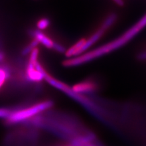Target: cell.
Returning <instances> with one entry per match:
<instances>
[{
  "label": "cell",
  "mask_w": 146,
  "mask_h": 146,
  "mask_svg": "<svg viewBox=\"0 0 146 146\" xmlns=\"http://www.w3.org/2000/svg\"><path fill=\"white\" fill-rule=\"evenodd\" d=\"M145 26L146 14L135 25L126 31L124 33L119 36L115 40L111 41L106 44L100 46L95 49L91 50L87 52H84L77 57L67 58L63 62V65L66 67L78 66L115 51L129 43Z\"/></svg>",
  "instance_id": "cell-1"
},
{
  "label": "cell",
  "mask_w": 146,
  "mask_h": 146,
  "mask_svg": "<svg viewBox=\"0 0 146 146\" xmlns=\"http://www.w3.org/2000/svg\"><path fill=\"white\" fill-rule=\"evenodd\" d=\"M53 106V102L50 100H45L29 107L21 108L12 110L11 115L5 119V124L7 125L23 124L27 121L38 116L48 110Z\"/></svg>",
  "instance_id": "cell-2"
},
{
  "label": "cell",
  "mask_w": 146,
  "mask_h": 146,
  "mask_svg": "<svg viewBox=\"0 0 146 146\" xmlns=\"http://www.w3.org/2000/svg\"><path fill=\"white\" fill-rule=\"evenodd\" d=\"M116 14L112 13V14L110 15L105 20L101 26L96 31H94L93 34H91V35H90L88 38H86V51L102 37V36L106 34L107 30H108L110 27L114 24V23L116 21Z\"/></svg>",
  "instance_id": "cell-3"
},
{
  "label": "cell",
  "mask_w": 146,
  "mask_h": 146,
  "mask_svg": "<svg viewBox=\"0 0 146 146\" xmlns=\"http://www.w3.org/2000/svg\"><path fill=\"white\" fill-rule=\"evenodd\" d=\"M98 89V84L94 80L88 79L73 85L71 90L75 94L84 95L94 93Z\"/></svg>",
  "instance_id": "cell-4"
},
{
  "label": "cell",
  "mask_w": 146,
  "mask_h": 146,
  "mask_svg": "<svg viewBox=\"0 0 146 146\" xmlns=\"http://www.w3.org/2000/svg\"><path fill=\"white\" fill-rule=\"evenodd\" d=\"M46 71L39 61L35 65L27 63L26 70L27 78L29 80L38 83L44 80V73Z\"/></svg>",
  "instance_id": "cell-5"
},
{
  "label": "cell",
  "mask_w": 146,
  "mask_h": 146,
  "mask_svg": "<svg viewBox=\"0 0 146 146\" xmlns=\"http://www.w3.org/2000/svg\"><path fill=\"white\" fill-rule=\"evenodd\" d=\"M33 35L34 38L37 41L38 44H42L43 46L47 49H54L55 44L56 42H55L51 38H50L48 35L44 34L43 32L38 30H35L33 31Z\"/></svg>",
  "instance_id": "cell-6"
},
{
  "label": "cell",
  "mask_w": 146,
  "mask_h": 146,
  "mask_svg": "<svg viewBox=\"0 0 146 146\" xmlns=\"http://www.w3.org/2000/svg\"><path fill=\"white\" fill-rule=\"evenodd\" d=\"M10 77V73L4 67L0 66V90L5 85L7 80Z\"/></svg>",
  "instance_id": "cell-7"
},
{
  "label": "cell",
  "mask_w": 146,
  "mask_h": 146,
  "mask_svg": "<svg viewBox=\"0 0 146 146\" xmlns=\"http://www.w3.org/2000/svg\"><path fill=\"white\" fill-rule=\"evenodd\" d=\"M50 25V20L49 18L43 17L41 18L36 22V27L38 31H43L46 29Z\"/></svg>",
  "instance_id": "cell-8"
},
{
  "label": "cell",
  "mask_w": 146,
  "mask_h": 146,
  "mask_svg": "<svg viewBox=\"0 0 146 146\" xmlns=\"http://www.w3.org/2000/svg\"><path fill=\"white\" fill-rule=\"evenodd\" d=\"M38 44H39L37 42V41H36L35 39L33 38V40L31 41L30 43L29 44H27L26 46L23 49V50L22 54L23 55H26V54H29L31 52L32 50H33L34 48L37 47V46Z\"/></svg>",
  "instance_id": "cell-9"
},
{
  "label": "cell",
  "mask_w": 146,
  "mask_h": 146,
  "mask_svg": "<svg viewBox=\"0 0 146 146\" xmlns=\"http://www.w3.org/2000/svg\"><path fill=\"white\" fill-rule=\"evenodd\" d=\"M12 110L9 108H0V119L5 120L11 115Z\"/></svg>",
  "instance_id": "cell-10"
},
{
  "label": "cell",
  "mask_w": 146,
  "mask_h": 146,
  "mask_svg": "<svg viewBox=\"0 0 146 146\" xmlns=\"http://www.w3.org/2000/svg\"><path fill=\"white\" fill-rule=\"evenodd\" d=\"M4 60H5V55L3 52L0 51V62H3Z\"/></svg>",
  "instance_id": "cell-11"
},
{
  "label": "cell",
  "mask_w": 146,
  "mask_h": 146,
  "mask_svg": "<svg viewBox=\"0 0 146 146\" xmlns=\"http://www.w3.org/2000/svg\"><path fill=\"white\" fill-rule=\"evenodd\" d=\"M119 6H122L124 4V2H123V0H113Z\"/></svg>",
  "instance_id": "cell-12"
}]
</instances>
